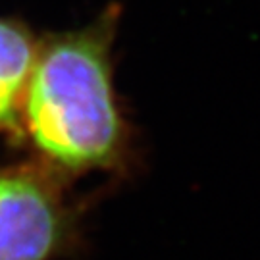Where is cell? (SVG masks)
Wrapping results in <instances>:
<instances>
[{"label":"cell","instance_id":"cell-1","mask_svg":"<svg viewBox=\"0 0 260 260\" xmlns=\"http://www.w3.org/2000/svg\"><path fill=\"white\" fill-rule=\"evenodd\" d=\"M116 23L112 8L85 27L39 41L19 129L56 174L112 170L125 156L112 66Z\"/></svg>","mask_w":260,"mask_h":260},{"label":"cell","instance_id":"cell-3","mask_svg":"<svg viewBox=\"0 0 260 260\" xmlns=\"http://www.w3.org/2000/svg\"><path fill=\"white\" fill-rule=\"evenodd\" d=\"M39 41L18 19L0 18V133L19 129Z\"/></svg>","mask_w":260,"mask_h":260},{"label":"cell","instance_id":"cell-2","mask_svg":"<svg viewBox=\"0 0 260 260\" xmlns=\"http://www.w3.org/2000/svg\"><path fill=\"white\" fill-rule=\"evenodd\" d=\"M72 239V212L56 172L0 168V260H54Z\"/></svg>","mask_w":260,"mask_h":260}]
</instances>
